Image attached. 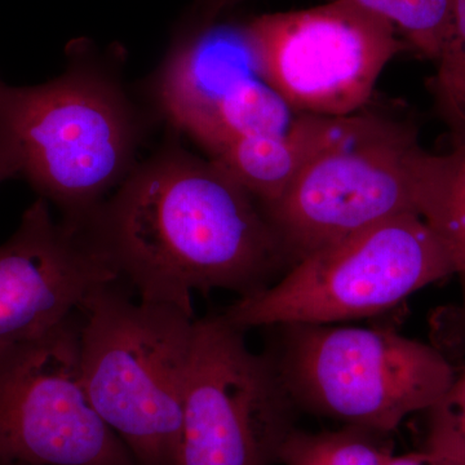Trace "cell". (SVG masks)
Wrapping results in <instances>:
<instances>
[{"label": "cell", "mask_w": 465, "mask_h": 465, "mask_svg": "<svg viewBox=\"0 0 465 465\" xmlns=\"http://www.w3.org/2000/svg\"><path fill=\"white\" fill-rule=\"evenodd\" d=\"M85 228L137 298L193 318L194 291L247 298L291 268L262 204L215 162L182 149L131 171Z\"/></svg>", "instance_id": "cell-1"}, {"label": "cell", "mask_w": 465, "mask_h": 465, "mask_svg": "<svg viewBox=\"0 0 465 465\" xmlns=\"http://www.w3.org/2000/svg\"><path fill=\"white\" fill-rule=\"evenodd\" d=\"M82 382L94 411L136 465H173L195 318L143 302L122 281L78 309Z\"/></svg>", "instance_id": "cell-2"}, {"label": "cell", "mask_w": 465, "mask_h": 465, "mask_svg": "<svg viewBox=\"0 0 465 465\" xmlns=\"http://www.w3.org/2000/svg\"><path fill=\"white\" fill-rule=\"evenodd\" d=\"M137 128L122 91L90 70L34 87L0 82V162L85 225L131 173Z\"/></svg>", "instance_id": "cell-3"}, {"label": "cell", "mask_w": 465, "mask_h": 465, "mask_svg": "<svg viewBox=\"0 0 465 465\" xmlns=\"http://www.w3.org/2000/svg\"><path fill=\"white\" fill-rule=\"evenodd\" d=\"M273 353L299 411L391 434L445 396L457 367L396 331L333 324L275 326Z\"/></svg>", "instance_id": "cell-4"}, {"label": "cell", "mask_w": 465, "mask_h": 465, "mask_svg": "<svg viewBox=\"0 0 465 465\" xmlns=\"http://www.w3.org/2000/svg\"><path fill=\"white\" fill-rule=\"evenodd\" d=\"M455 273L446 244L423 217L406 215L354 232L300 260L268 289L223 316L244 331L374 317Z\"/></svg>", "instance_id": "cell-5"}, {"label": "cell", "mask_w": 465, "mask_h": 465, "mask_svg": "<svg viewBox=\"0 0 465 465\" xmlns=\"http://www.w3.org/2000/svg\"><path fill=\"white\" fill-rule=\"evenodd\" d=\"M430 153L399 124L363 115L356 130L318 154L264 208L291 268L327 244L427 210Z\"/></svg>", "instance_id": "cell-6"}, {"label": "cell", "mask_w": 465, "mask_h": 465, "mask_svg": "<svg viewBox=\"0 0 465 465\" xmlns=\"http://www.w3.org/2000/svg\"><path fill=\"white\" fill-rule=\"evenodd\" d=\"M223 314L194 323L173 465H273L299 411L271 351Z\"/></svg>", "instance_id": "cell-7"}, {"label": "cell", "mask_w": 465, "mask_h": 465, "mask_svg": "<svg viewBox=\"0 0 465 465\" xmlns=\"http://www.w3.org/2000/svg\"><path fill=\"white\" fill-rule=\"evenodd\" d=\"M260 76L300 114H357L402 50L397 30L354 0L247 23Z\"/></svg>", "instance_id": "cell-8"}, {"label": "cell", "mask_w": 465, "mask_h": 465, "mask_svg": "<svg viewBox=\"0 0 465 465\" xmlns=\"http://www.w3.org/2000/svg\"><path fill=\"white\" fill-rule=\"evenodd\" d=\"M0 465H136L85 394L78 311L0 351Z\"/></svg>", "instance_id": "cell-9"}, {"label": "cell", "mask_w": 465, "mask_h": 465, "mask_svg": "<svg viewBox=\"0 0 465 465\" xmlns=\"http://www.w3.org/2000/svg\"><path fill=\"white\" fill-rule=\"evenodd\" d=\"M118 274L84 225L56 222L39 198L0 244V351L45 335Z\"/></svg>", "instance_id": "cell-10"}, {"label": "cell", "mask_w": 465, "mask_h": 465, "mask_svg": "<svg viewBox=\"0 0 465 465\" xmlns=\"http://www.w3.org/2000/svg\"><path fill=\"white\" fill-rule=\"evenodd\" d=\"M258 75L247 24H213L171 52L159 79V101L170 121L195 140L220 104Z\"/></svg>", "instance_id": "cell-11"}, {"label": "cell", "mask_w": 465, "mask_h": 465, "mask_svg": "<svg viewBox=\"0 0 465 465\" xmlns=\"http://www.w3.org/2000/svg\"><path fill=\"white\" fill-rule=\"evenodd\" d=\"M363 115L299 114L286 131L243 137L210 159L262 204L272 206L324 149L356 130Z\"/></svg>", "instance_id": "cell-12"}, {"label": "cell", "mask_w": 465, "mask_h": 465, "mask_svg": "<svg viewBox=\"0 0 465 465\" xmlns=\"http://www.w3.org/2000/svg\"><path fill=\"white\" fill-rule=\"evenodd\" d=\"M424 220L440 235L454 262L463 296L459 324L465 335V127L452 131L449 152L430 153Z\"/></svg>", "instance_id": "cell-13"}, {"label": "cell", "mask_w": 465, "mask_h": 465, "mask_svg": "<svg viewBox=\"0 0 465 465\" xmlns=\"http://www.w3.org/2000/svg\"><path fill=\"white\" fill-rule=\"evenodd\" d=\"M388 434L345 425L339 430L307 432L293 428L278 463L282 465H388L393 457Z\"/></svg>", "instance_id": "cell-14"}, {"label": "cell", "mask_w": 465, "mask_h": 465, "mask_svg": "<svg viewBox=\"0 0 465 465\" xmlns=\"http://www.w3.org/2000/svg\"><path fill=\"white\" fill-rule=\"evenodd\" d=\"M403 34L421 56L436 63L451 20L454 0H354Z\"/></svg>", "instance_id": "cell-15"}, {"label": "cell", "mask_w": 465, "mask_h": 465, "mask_svg": "<svg viewBox=\"0 0 465 465\" xmlns=\"http://www.w3.org/2000/svg\"><path fill=\"white\" fill-rule=\"evenodd\" d=\"M437 72L430 81L440 116L452 131L465 127V0H454Z\"/></svg>", "instance_id": "cell-16"}, {"label": "cell", "mask_w": 465, "mask_h": 465, "mask_svg": "<svg viewBox=\"0 0 465 465\" xmlns=\"http://www.w3.org/2000/svg\"><path fill=\"white\" fill-rule=\"evenodd\" d=\"M424 448L465 464V366L437 405L428 410Z\"/></svg>", "instance_id": "cell-17"}, {"label": "cell", "mask_w": 465, "mask_h": 465, "mask_svg": "<svg viewBox=\"0 0 465 465\" xmlns=\"http://www.w3.org/2000/svg\"><path fill=\"white\" fill-rule=\"evenodd\" d=\"M388 465H465L457 459L440 454L434 450L424 448L409 454L393 455Z\"/></svg>", "instance_id": "cell-18"}, {"label": "cell", "mask_w": 465, "mask_h": 465, "mask_svg": "<svg viewBox=\"0 0 465 465\" xmlns=\"http://www.w3.org/2000/svg\"><path fill=\"white\" fill-rule=\"evenodd\" d=\"M9 173L7 171V168H5V164L0 162V183L3 182V180L9 179Z\"/></svg>", "instance_id": "cell-19"}]
</instances>
